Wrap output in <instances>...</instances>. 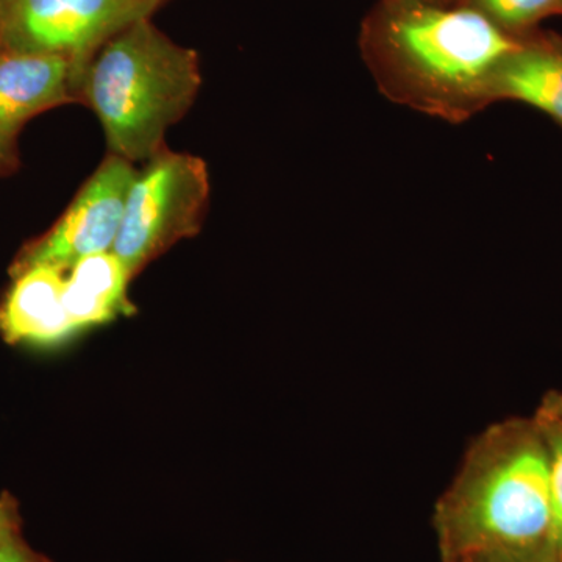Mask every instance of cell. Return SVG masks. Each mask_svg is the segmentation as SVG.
Here are the masks:
<instances>
[{
	"label": "cell",
	"mask_w": 562,
	"mask_h": 562,
	"mask_svg": "<svg viewBox=\"0 0 562 562\" xmlns=\"http://www.w3.org/2000/svg\"><path fill=\"white\" fill-rule=\"evenodd\" d=\"M519 44L465 3L384 0L366 25L362 52L384 98L462 124L494 103L495 76Z\"/></svg>",
	"instance_id": "obj_1"
},
{
	"label": "cell",
	"mask_w": 562,
	"mask_h": 562,
	"mask_svg": "<svg viewBox=\"0 0 562 562\" xmlns=\"http://www.w3.org/2000/svg\"><path fill=\"white\" fill-rule=\"evenodd\" d=\"M442 562H475L553 542L549 465L531 417L473 439L432 512Z\"/></svg>",
	"instance_id": "obj_2"
},
{
	"label": "cell",
	"mask_w": 562,
	"mask_h": 562,
	"mask_svg": "<svg viewBox=\"0 0 562 562\" xmlns=\"http://www.w3.org/2000/svg\"><path fill=\"white\" fill-rule=\"evenodd\" d=\"M201 87L198 52L144 20L92 58L80 102L101 122L110 154L135 165L166 149V132L187 116Z\"/></svg>",
	"instance_id": "obj_3"
},
{
	"label": "cell",
	"mask_w": 562,
	"mask_h": 562,
	"mask_svg": "<svg viewBox=\"0 0 562 562\" xmlns=\"http://www.w3.org/2000/svg\"><path fill=\"white\" fill-rule=\"evenodd\" d=\"M210 194L209 166L198 155L166 147L136 171L111 250L131 279L173 244L201 233Z\"/></svg>",
	"instance_id": "obj_4"
},
{
	"label": "cell",
	"mask_w": 562,
	"mask_h": 562,
	"mask_svg": "<svg viewBox=\"0 0 562 562\" xmlns=\"http://www.w3.org/2000/svg\"><path fill=\"white\" fill-rule=\"evenodd\" d=\"M166 0H0V50L58 55L72 70L77 102L98 52Z\"/></svg>",
	"instance_id": "obj_5"
},
{
	"label": "cell",
	"mask_w": 562,
	"mask_h": 562,
	"mask_svg": "<svg viewBox=\"0 0 562 562\" xmlns=\"http://www.w3.org/2000/svg\"><path fill=\"white\" fill-rule=\"evenodd\" d=\"M135 176L133 162L106 155L54 227L20 251L11 277L36 266L68 272L83 258L113 250Z\"/></svg>",
	"instance_id": "obj_6"
},
{
	"label": "cell",
	"mask_w": 562,
	"mask_h": 562,
	"mask_svg": "<svg viewBox=\"0 0 562 562\" xmlns=\"http://www.w3.org/2000/svg\"><path fill=\"white\" fill-rule=\"evenodd\" d=\"M68 102H77L68 60L0 50V176L16 165V138L25 122Z\"/></svg>",
	"instance_id": "obj_7"
},
{
	"label": "cell",
	"mask_w": 562,
	"mask_h": 562,
	"mask_svg": "<svg viewBox=\"0 0 562 562\" xmlns=\"http://www.w3.org/2000/svg\"><path fill=\"white\" fill-rule=\"evenodd\" d=\"M65 277L52 266H36L13 277L0 302V335L7 342L54 346L77 333L63 302Z\"/></svg>",
	"instance_id": "obj_8"
},
{
	"label": "cell",
	"mask_w": 562,
	"mask_h": 562,
	"mask_svg": "<svg viewBox=\"0 0 562 562\" xmlns=\"http://www.w3.org/2000/svg\"><path fill=\"white\" fill-rule=\"evenodd\" d=\"M501 101L530 105L562 127V46L520 40L495 76L494 102Z\"/></svg>",
	"instance_id": "obj_9"
},
{
	"label": "cell",
	"mask_w": 562,
	"mask_h": 562,
	"mask_svg": "<svg viewBox=\"0 0 562 562\" xmlns=\"http://www.w3.org/2000/svg\"><path fill=\"white\" fill-rule=\"evenodd\" d=\"M131 276L113 251L91 255L72 266L65 277L66 313L76 331L105 324L117 314L132 313L127 290Z\"/></svg>",
	"instance_id": "obj_10"
},
{
	"label": "cell",
	"mask_w": 562,
	"mask_h": 562,
	"mask_svg": "<svg viewBox=\"0 0 562 562\" xmlns=\"http://www.w3.org/2000/svg\"><path fill=\"white\" fill-rule=\"evenodd\" d=\"M531 419L546 450L552 492L553 542L562 557V391L547 392Z\"/></svg>",
	"instance_id": "obj_11"
},
{
	"label": "cell",
	"mask_w": 562,
	"mask_h": 562,
	"mask_svg": "<svg viewBox=\"0 0 562 562\" xmlns=\"http://www.w3.org/2000/svg\"><path fill=\"white\" fill-rule=\"evenodd\" d=\"M465 5L482 11L494 24L509 35L531 27L554 10H561L562 0H468Z\"/></svg>",
	"instance_id": "obj_12"
},
{
	"label": "cell",
	"mask_w": 562,
	"mask_h": 562,
	"mask_svg": "<svg viewBox=\"0 0 562 562\" xmlns=\"http://www.w3.org/2000/svg\"><path fill=\"white\" fill-rule=\"evenodd\" d=\"M22 535V517L16 498L9 492L0 495V546Z\"/></svg>",
	"instance_id": "obj_13"
},
{
	"label": "cell",
	"mask_w": 562,
	"mask_h": 562,
	"mask_svg": "<svg viewBox=\"0 0 562 562\" xmlns=\"http://www.w3.org/2000/svg\"><path fill=\"white\" fill-rule=\"evenodd\" d=\"M475 562H562V560L557 546L550 542L535 549L522 550V552L495 554Z\"/></svg>",
	"instance_id": "obj_14"
},
{
	"label": "cell",
	"mask_w": 562,
	"mask_h": 562,
	"mask_svg": "<svg viewBox=\"0 0 562 562\" xmlns=\"http://www.w3.org/2000/svg\"><path fill=\"white\" fill-rule=\"evenodd\" d=\"M0 562H52L46 554L36 552L24 536L10 539L0 546Z\"/></svg>",
	"instance_id": "obj_15"
},
{
	"label": "cell",
	"mask_w": 562,
	"mask_h": 562,
	"mask_svg": "<svg viewBox=\"0 0 562 562\" xmlns=\"http://www.w3.org/2000/svg\"><path fill=\"white\" fill-rule=\"evenodd\" d=\"M561 10H562V5H561Z\"/></svg>",
	"instance_id": "obj_16"
},
{
	"label": "cell",
	"mask_w": 562,
	"mask_h": 562,
	"mask_svg": "<svg viewBox=\"0 0 562 562\" xmlns=\"http://www.w3.org/2000/svg\"><path fill=\"white\" fill-rule=\"evenodd\" d=\"M561 560H562V557H561Z\"/></svg>",
	"instance_id": "obj_17"
}]
</instances>
